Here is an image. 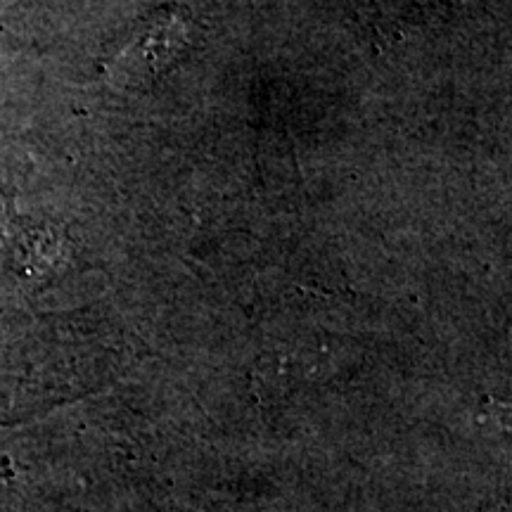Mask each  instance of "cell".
Returning a JSON list of instances; mask_svg holds the SVG:
<instances>
[{
	"label": "cell",
	"instance_id": "6da1fadb",
	"mask_svg": "<svg viewBox=\"0 0 512 512\" xmlns=\"http://www.w3.org/2000/svg\"><path fill=\"white\" fill-rule=\"evenodd\" d=\"M185 43V17L174 10L159 12L157 17L147 19L143 31H140L136 41L131 43L121 55V74L124 83H145L150 76H155L159 69L169 64L178 50Z\"/></svg>",
	"mask_w": 512,
	"mask_h": 512
}]
</instances>
